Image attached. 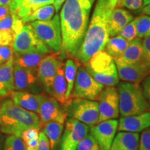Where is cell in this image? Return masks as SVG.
<instances>
[{"label": "cell", "instance_id": "obj_22", "mask_svg": "<svg viewBox=\"0 0 150 150\" xmlns=\"http://www.w3.org/2000/svg\"><path fill=\"white\" fill-rule=\"evenodd\" d=\"M138 133L120 131L115 135L110 150H138Z\"/></svg>", "mask_w": 150, "mask_h": 150}, {"label": "cell", "instance_id": "obj_40", "mask_svg": "<svg viewBox=\"0 0 150 150\" xmlns=\"http://www.w3.org/2000/svg\"><path fill=\"white\" fill-rule=\"evenodd\" d=\"M13 23V13L11 11L10 13L0 20V31H6V30L12 31Z\"/></svg>", "mask_w": 150, "mask_h": 150}, {"label": "cell", "instance_id": "obj_30", "mask_svg": "<svg viewBox=\"0 0 150 150\" xmlns=\"http://www.w3.org/2000/svg\"><path fill=\"white\" fill-rule=\"evenodd\" d=\"M136 29L137 38H144L150 36V16L142 15L136 18Z\"/></svg>", "mask_w": 150, "mask_h": 150}, {"label": "cell", "instance_id": "obj_9", "mask_svg": "<svg viewBox=\"0 0 150 150\" xmlns=\"http://www.w3.org/2000/svg\"><path fill=\"white\" fill-rule=\"evenodd\" d=\"M67 116L77 120L90 127L98 122V102L86 99H72L66 108Z\"/></svg>", "mask_w": 150, "mask_h": 150}, {"label": "cell", "instance_id": "obj_7", "mask_svg": "<svg viewBox=\"0 0 150 150\" xmlns=\"http://www.w3.org/2000/svg\"><path fill=\"white\" fill-rule=\"evenodd\" d=\"M77 63L76 78L72 93V99H86L97 101L104 86L96 81L81 63Z\"/></svg>", "mask_w": 150, "mask_h": 150}, {"label": "cell", "instance_id": "obj_25", "mask_svg": "<svg viewBox=\"0 0 150 150\" xmlns=\"http://www.w3.org/2000/svg\"><path fill=\"white\" fill-rule=\"evenodd\" d=\"M46 54L31 53L14 54V63L24 68L29 69L37 73L38 67Z\"/></svg>", "mask_w": 150, "mask_h": 150}, {"label": "cell", "instance_id": "obj_36", "mask_svg": "<svg viewBox=\"0 0 150 150\" xmlns=\"http://www.w3.org/2000/svg\"><path fill=\"white\" fill-rule=\"evenodd\" d=\"M16 35L11 30L0 31V45L13 46Z\"/></svg>", "mask_w": 150, "mask_h": 150}, {"label": "cell", "instance_id": "obj_45", "mask_svg": "<svg viewBox=\"0 0 150 150\" xmlns=\"http://www.w3.org/2000/svg\"><path fill=\"white\" fill-rule=\"evenodd\" d=\"M4 141H5L4 134L2 131H1V129H0V150H3Z\"/></svg>", "mask_w": 150, "mask_h": 150}, {"label": "cell", "instance_id": "obj_26", "mask_svg": "<svg viewBox=\"0 0 150 150\" xmlns=\"http://www.w3.org/2000/svg\"><path fill=\"white\" fill-rule=\"evenodd\" d=\"M76 70H77V63L72 59H68L66 60L64 64V74L65 81L67 84V91H66V101L67 107L72 102V93L74 88V83L75 78H76Z\"/></svg>", "mask_w": 150, "mask_h": 150}, {"label": "cell", "instance_id": "obj_44", "mask_svg": "<svg viewBox=\"0 0 150 150\" xmlns=\"http://www.w3.org/2000/svg\"><path fill=\"white\" fill-rule=\"evenodd\" d=\"M65 1H66V0H54L53 4L54 6V7H55L56 13L59 12L60 10H61L62 6H63V4H64Z\"/></svg>", "mask_w": 150, "mask_h": 150}, {"label": "cell", "instance_id": "obj_28", "mask_svg": "<svg viewBox=\"0 0 150 150\" xmlns=\"http://www.w3.org/2000/svg\"><path fill=\"white\" fill-rule=\"evenodd\" d=\"M129 44V42L125 39L121 35H117L112 36L108 39L106 43L105 49L106 52L110 56L113 58V59H117L122 55L127 47Z\"/></svg>", "mask_w": 150, "mask_h": 150}, {"label": "cell", "instance_id": "obj_15", "mask_svg": "<svg viewBox=\"0 0 150 150\" xmlns=\"http://www.w3.org/2000/svg\"><path fill=\"white\" fill-rule=\"evenodd\" d=\"M15 91L38 93L40 90V81L37 73L19 65H13Z\"/></svg>", "mask_w": 150, "mask_h": 150}, {"label": "cell", "instance_id": "obj_27", "mask_svg": "<svg viewBox=\"0 0 150 150\" xmlns=\"http://www.w3.org/2000/svg\"><path fill=\"white\" fill-rule=\"evenodd\" d=\"M43 132L50 142V150H55L61 140L62 133L64 130V124L58 122H50L43 125Z\"/></svg>", "mask_w": 150, "mask_h": 150}, {"label": "cell", "instance_id": "obj_50", "mask_svg": "<svg viewBox=\"0 0 150 150\" xmlns=\"http://www.w3.org/2000/svg\"><path fill=\"white\" fill-rule=\"evenodd\" d=\"M0 99H1V97H0Z\"/></svg>", "mask_w": 150, "mask_h": 150}, {"label": "cell", "instance_id": "obj_20", "mask_svg": "<svg viewBox=\"0 0 150 150\" xmlns=\"http://www.w3.org/2000/svg\"><path fill=\"white\" fill-rule=\"evenodd\" d=\"M54 0H12L11 11L20 19L29 16L40 7L53 4Z\"/></svg>", "mask_w": 150, "mask_h": 150}, {"label": "cell", "instance_id": "obj_31", "mask_svg": "<svg viewBox=\"0 0 150 150\" xmlns=\"http://www.w3.org/2000/svg\"><path fill=\"white\" fill-rule=\"evenodd\" d=\"M3 150H25V145L20 137L9 135L6 138Z\"/></svg>", "mask_w": 150, "mask_h": 150}, {"label": "cell", "instance_id": "obj_42", "mask_svg": "<svg viewBox=\"0 0 150 150\" xmlns=\"http://www.w3.org/2000/svg\"><path fill=\"white\" fill-rule=\"evenodd\" d=\"M142 88L145 98L150 103V74L143 80Z\"/></svg>", "mask_w": 150, "mask_h": 150}, {"label": "cell", "instance_id": "obj_21", "mask_svg": "<svg viewBox=\"0 0 150 150\" xmlns=\"http://www.w3.org/2000/svg\"><path fill=\"white\" fill-rule=\"evenodd\" d=\"M134 16L125 8L115 7L110 16L108 31L110 37L119 34L127 24L134 20Z\"/></svg>", "mask_w": 150, "mask_h": 150}, {"label": "cell", "instance_id": "obj_3", "mask_svg": "<svg viewBox=\"0 0 150 150\" xmlns=\"http://www.w3.org/2000/svg\"><path fill=\"white\" fill-rule=\"evenodd\" d=\"M41 127L40 117L35 112L20 107L11 99L0 104V129L4 134L20 137L26 129Z\"/></svg>", "mask_w": 150, "mask_h": 150}, {"label": "cell", "instance_id": "obj_11", "mask_svg": "<svg viewBox=\"0 0 150 150\" xmlns=\"http://www.w3.org/2000/svg\"><path fill=\"white\" fill-rule=\"evenodd\" d=\"M90 127L77 120L69 117L61 138L60 150H76L79 142L88 134Z\"/></svg>", "mask_w": 150, "mask_h": 150}, {"label": "cell", "instance_id": "obj_29", "mask_svg": "<svg viewBox=\"0 0 150 150\" xmlns=\"http://www.w3.org/2000/svg\"><path fill=\"white\" fill-rule=\"evenodd\" d=\"M56 13H57L56 12L54 4H50L40 7L31 14H29V16L22 18L21 20L24 24L30 23L34 21H45V20H51Z\"/></svg>", "mask_w": 150, "mask_h": 150}, {"label": "cell", "instance_id": "obj_34", "mask_svg": "<svg viewBox=\"0 0 150 150\" xmlns=\"http://www.w3.org/2000/svg\"><path fill=\"white\" fill-rule=\"evenodd\" d=\"M99 147L96 140L91 134H87L79 142L76 150H95Z\"/></svg>", "mask_w": 150, "mask_h": 150}, {"label": "cell", "instance_id": "obj_10", "mask_svg": "<svg viewBox=\"0 0 150 150\" xmlns=\"http://www.w3.org/2000/svg\"><path fill=\"white\" fill-rule=\"evenodd\" d=\"M98 122L119 117V97L117 88L106 86L102 90L98 100Z\"/></svg>", "mask_w": 150, "mask_h": 150}, {"label": "cell", "instance_id": "obj_13", "mask_svg": "<svg viewBox=\"0 0 150 150\" xmlns=\"http://www.w3.org/2000/svg\"><path fill=\"white\" fill-rule=\"evenodd\" d=\"M52 96L43 95L39 112L38 115L40 117L42 127L50 122H58L65 124L67 118V112L65 108Z\"/></svg>", "mask_w": 150, "mask_h": 150}, {"label": "cell", "instance_id": "obj_5", "mask_svg": "<svg viewBox=\"0 0 150 150\" xmlns=\"http://www.w3.org/2000/svg\"><path fill=\"white\" fill-rule=\"evenodd\" d=\"M83 66L94 79L104 86H115L119 83L115 61L104 50L93 55Z\"/></svg>", "mask_w": 150, "mask_h": 150}, {"label": "cell", "instance_id": "obj_18", "mask_svg": "<svg viewBox=\"0 0 150 150\" xmlns=\"http://www.w3.org/2000/svg\"><path fill=\"white\" fill-rule=\"evenodd\" d=\"M44 94L32 93L26 91H14L11 94V100L24 109L38 114Z\"/></svg>", "mask_w": 150, "mask_h": 150}, {"label": "cell", "instance_id": "obj_41", "mask_svg": "<svg viewBox=\"0 0 150 150\" xmlns=\"http://www.w3.org/2000/svg\"><path fill=\"white\" fill-rule=\"evenodd\" d=\"M37 150H50V142L43 131H40L38 136V145Z\"/></svg>", "mask_w": 150, "mask_h": 150}, {"label": "cell", "instance_id": "obj_8", "mask_svg": "<svg viewBox=\"0 0 150 150\" xmlns=\"http://www.w3.org/2000/svg\"><path fill=\"white\" fill-rule=\"evenodd\" d=\"M12 47L14 54L31 52L48 54L51 52L47 47L38 37L30 24H24L16 35Z\"/></svg>", "mask_w": 150, "mask_h": 150}, {"label": "cell", "instance_id": "obj_47", "mask_svg": "<svg viewBox=\"0 0 150 150\" xmlns=\"http://www.w3.org/2000/svg\"><path fill=\"white\" fill-rule=\"evenodd\" d=\"M12 0H0V6L9 5Z\"/></svg>", "mask_w": 150, "mask_h": 150}, {"label": "cell", "instance_id": "obj_38", "mask_svg": "<svg viewBox=\"0 0 150 150\" xmlns=\"http://www.w3.org/2000/svg\"><path fill=\"white\" fill-rule=\"evenodd\" d=\"M12 46L0 45V65L6 63L13 56Z\"/></svg>", "mask_w": 150, "mask_h": 150}, {"label": "cell", "instance_id": "obj_19", "mask_svg": "<svg viewBox=\"0 0 150 150\" xmlns=\"http://www.w3.org/2000/svg\"><path fill=\"white\" fill-rule=\"evenodd\" d=\"M14 56L4 63L0 65V97L11 95L15 91L13 76Z\"/></svg>", "mask_w": 150, "mask_h": 150}, {"label": "cell", "instance_id": "obj_33", "mask_svg": "<svg viewBox=\"0 0 150 150\" xmlns=\"http://www.w3.org/2000/svg\"><path fill=\"white\" fill-rule=\"evenodd\" d=\"M116 7L131 11H138L143 7V0H117Z\"/></svg>", "mask_w": 150, "mask_h": 150}, {"label": "cell", "instance_id": "obj_39", "mask_svg": "<svg viewBox=\"0 0 150 150\" xmlns=\"http://www.w3.org/2000/svg\"><path fill=\"white\" fill-rule=\"evenodd\" d=\"M39 131H40V129L36 128H29L26 129L22 133L20 138L23 140L24 143H25V142L29 141L31 140L38 138L39 132H40Z\"/></svg>", "mask_w": 150, "mask_h": 150}, {"label": "cell", "instance_id": "obj_23", "mask_svg": "<svg viewBox=\"0 0 150 150\" xmlns=\"http://www.w3.org/2000/svg\"><path fill=\"white\" fill-rule=\"evenodd\" d=\"M142 59V42L141 38H136L129 42L126 50L120 57L115 59V63L134 64L139 63Z\"/></svg>", "mask_w": 150, "mask_h": 150}, {"label": "cell", "instance_id": "obj_48", "mask_svg": "<svg viewBox=\"0 0 150 150\" xmlns=\"http://www.w3.org/2000/svg\"><path fill=\"white\" fill-rule=\"evenodd\" d=\"M149 3H150V0H143V6L149 4Z\"/></svg>", "mask_w": 150, "mask_h": 150}, {"label": "cell", "instance_id": "obj_24", "mask_svg": "<svg viewBox=\"0 0 150 150\" xmlns=\"http://www.w3.org/2000/svg\"><path fill=\"white\" fill-rule=\"evenodd\" d=\"M66 91L67 84L64 74V64L61 65L58 69L54 79L50 95L61 104L66 109Z\"/></svg>", "mask_w": 150, "mask_h": 150}, {"label": "cell", "instance_id": "obj_17", "mask_svg": "<svg viewBox=\"0 0 150 150\" xmlns=\"http://www.w3.org/2000/svg\"><path fill=\"white\" fill-rule=\"evenodd\" d=\"M150 127V111L134 115L121 117L118 121L119 131L139 133Z\"/></svg>", "mask_w": 150, "mask_h": 150}, {"label": "cell", "instance_id": "obj_14", "mask_svg": "<svg viewBox=\"0 0 150 150\" xmlns=\"http://www.w3.org/2000/svg\"><path fill=\"white\" fill-rule=\"evenodd\" d=\"M118 127L116 119L102 121L91 127V134L102 150H110Z\"/></svg>", "mask_w": 150, "mask_h": 150}, {"label": "cell", "instance_id": "obj_37", "mask_svg": "<svg viewBox=\"0 0 150 150\" xmlns=\"http://www.w3.org/2000/svg\"><path fill=\"white\" fill-rule=\"evenodd\" d=\"M138 150H150V127L142 131Z\"/></svg>", "mask_w": 150, "mask_h": 150}, {"label": "cell", "instance_id": "obj_2", "mask_svg": "<svg viewBox=\"0 0 150 150\" xmlns=\"http://www.w3.org/2000/svg\"><path fill=\"white\" fill-rule=\"evenodd\" d=\"M117 1V0H97L83 42L75 57L76 62L85 64L93 55L104 50L110 38V18Z\"/></svg>", "mask_w": 150, "mask_h": 150}, {"label": "cell", "instance_id": "obj_46", "mask_svg": "<svg viewBox=\"0 0 150 150\" xmlns=\"http://www.w3.org/2000/svg\"><path fill=\"white\" fill-rule=\"evenodd\" d=\"M142 13L150 16V3L149 4L145 6L142 8Z\"/></svg>", "mask_w": 150, "mask_h": 150}, {"label": "cell", "instance_id": "obj_49", "mask_svg": "<svg viewBox=\"0 0 150 150\" xmlns=\"http://www.w3.org/2000/svg\"><path fill=\"white\" fill-rule=\"evenodd\" d=\"M95 150H102V149H101L100 148H99V147H98V148H97V149H95Z\"/></svg>", "mask_w": 150, "mask_h": 150}, {"label": "cell", "instance_id": "obj_1", "mask_svg": "<svg viewBox=\"0 0 150 150\" xmlns=\"http://www.w3.org/2000/svg\"><path fill=\"white\" fill-rule=\"evenodd\" d=\"M95 0H66L60 12L62 48L60 56L75 59L88 27Z\"/></svg>", "mask_w": 150, "mask_h": 150}, {"label": "cell", "instance_id": "obj_43", "mask_svg": "<svg viewBox=\"0 0 150 150\" xmlns=\"http://www.w3.org/2000/svg\"><path fill=\"white\" fill-rule=\"evenodd\" d=\"M11 13L10 4L0 6V20L5 18L7 15Z\"/></svg>", "mask_w": 150, "mask_h": 150}, {"label": "cell", "instance_id": "obj_6", "mask_svg": "<svg viewBox=\"0 0 150 150\" xmlns=\"http://www.w3.org/2000/svg\"><path fill=\"white\" fill-rule=\"evenodd\" d=\"M38 37L50 51L60 53L62 48V35L59 15L55 14L51 20L34 21L29 23Z\"/></svg>", "mask_w": 150, "mask_h": 150}, {"label": "cell", "instance_id": "obj_51", "mask_svg": "<svg viewBox=\"0 0 150 150\" xmlns=\"http://www.w3.org/2000/svg\"><path fill=\"white\" fill-rule=\"evenodd\" d=\"M25 150H27V149H25Z\"/></svg>", "mask_w": 150, "mask_h": 150}, {"label": "cell", "instance_id": "obj_16", "mask_svg": "<svg viewBox=\"0 0 150 150\" xmlns=\"http://www.w3.org/2000/svg\"><path fill=\"white\" fill-rule=\"evenodd\" d=\"M115 65L119 78L123 81L140 83L150 74V69L142 61L134 64Z\"/></svg>", "mask_w": 150, "mask_h": 150}, {"label": "cell", "instance_id": "obj_35", "mask_svg": "<svg viewBox=\"0 0 150 150\" xmlns=\"http://www.w3.org/2000/svg\"><path fill=\"white\" fill-rule=\"evenodd\" d=\"M142 42V61L150 69V36L144 38Z\"/></svg>", "mask_w": 150, "mask_h": 150}, {"label": "cell", "instance_id": "obj_12", "mask_svg": "<svg viewBox=\"0 0 150 150\" xmlns=\"http://www.w3.org/2000/svg\"><path fill=\"white\" fill-rule=\"evenodd\" d=\"M59 54L60 53L46 54L38 67V79L45 91L49 94L58 69L63 64L60 59Z\"/></svg>", "mask_w": 150, "mask_h": 150}, {"label": "cell", "instance_id": "obj_4", "mask_svg": "<svg viewBox=\"0 0 150 150\" xmlns=\"http://www.w3.org/2000/svg\"><path fill=\"white\" fill-rule=\"evenodd\" d=\"M117 90L121 117L150 111V103L145 98L140 83L123 81L118 83Z\"/></svg>", "mask_w": 150, "mask_h": 150}, {"label": "cell", "instance_id": "obj_32", "mask_svg": "<svg viewBox=\"0 0 150 150\" xmlns=\"http://www.w3.org/2000/svg\"><path fill=\"white\" fill-rule=\"evenodd\" d=\"M136 18L134 19L132 21H131L128 23L121 30L120 32L119 33L120 35L126 39L129 42H131V40H134L135 38H137L136 33Z\"/></svg>", "mask_w": 150, "mask_h": 150}]
</instances>
